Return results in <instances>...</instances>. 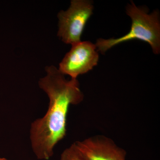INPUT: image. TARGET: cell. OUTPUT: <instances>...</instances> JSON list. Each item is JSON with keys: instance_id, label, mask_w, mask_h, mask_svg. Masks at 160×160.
Returning a JSON list of instances; mask_svg holds the SVG:
<instances>
[{"instance_id": "277c9868", "label": "cell", "mask_w": 160, "mask_h": 160, "mask_svg": "<svg viewBox=\"0 0 160 160\" xmlns=\"http://www.w3.org/2000/svg\"><path fill=\"white\" fill-rule=\"evenodd\" d=\"M95 44L89 41L82 42L72 46L59 64V70L71 78L77 79L98 65L99 55Z\"/></svg>"}, {"instance_id": "52a82bcc", "label": "cell", "mask_w": 160, "mask_h": 160, "mask_svg": "<svg viewBox=\"0 0 160 160\" xmlns=\"http://www.w3.org/2000/svg\"><path fill=\"white\" fill-rule=\"evenodd\" d=\"M0 160H9L6 158H0Z\"/></svg>"}, {"instance_id": "6da1fadb", "label": "cell", "mask_w": 160, "mask_h": 160, "mask_svg": "<svg viewBox=\"0 0 160 160\" xmlns=\"http://www.w3.org/2000/svg\"><path fill=\"white\" fill-rule=\"evenodd\" d=\"M46 71L38 85L49 98V107L43 117L32 123L29 131L32 149L40 160H48L53 156L55 147L66 136L69 106L84 98L77 79H66L53 66H46Z\"/></svg>"}, {"instance_id": "8992f818", "label": "cell", "mask_w": 160, "mask_h": 160, "mask_svg": "<svg viewBox=\"0 0 160 160\" xmlns=\"http://www.w3.org/2000/svg\"><path fill=\"white\" fill-rule=\"evenodd\" d=\"M60 160H83L81 155L72 144L66 148L61 154Z\"/></svg>"}, {"instance_id": "3957f363", "label": "cell", "mask_w": 160, "mask_h": 160, "mask_svg": "<svg viewBox=\"0 0 160 160\" xmlns=\"http://www.w3.org/2000/svg\"><path fill=\"white\" fill-rule=\"evenodd\" d=\"M93 2L88 0H72L69 9L58 15V36L64 43L72 46L81 42L87 21L93 13Z\"/></svg>"}, {"instance_id": "5b68a950", "label": "cell", "mask_w": 160, "mask_h": 160, "mask_svg": "<svg viewBox=\"0 0 160 160\" xmlns=\"http://www.w3.org/2000/svg\"><path fill=\"white\" fill-rule=\"evenodd\" d=\"M73 144L83 160H126V151L104 136L92 137Z\"/></svg>"}, {"instance_id": "7a4b0ae2", "label": "cell", "mask_w": 160, "mask_h": 160, "mask_svg": "<svg viewBox=\"0 0 160 160\" xmlns=\"http://www.w3.org/2000/svg\"><path fill=\"white\" fill-rule=\"evenodd\" d=\"M126 14L131 18V29L128 33L118 38L98 39L95 44L98 51L105 53L118 44L132 40L146 42L150 45L155 54L160 52L159 12L155 10L149 14L148 9L137 7L133 2L126 6Z\"/></svg>"}]
</instances>
